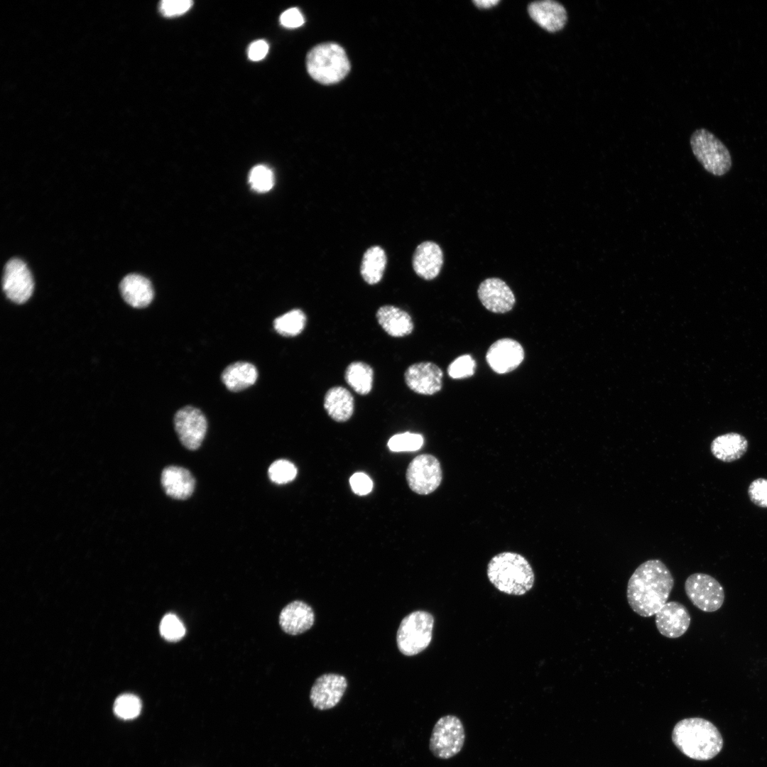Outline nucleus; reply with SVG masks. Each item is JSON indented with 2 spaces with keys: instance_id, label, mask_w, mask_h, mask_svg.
Here are the masks:
<instances>
[{
  "instance_id": "1",
  "label": "nucleus",
  "mask_w": 767,
  "mask_h": 767,
  "mask_svg": "<svg viewBox=\"0 0 767 767\" xmlns=\"http://www.w3.org/2000/svg\"><path fill=\"white\" fill-rule=\"evenodd\" d=\"M674 584L670 571L662 561L646 560L636 567L629 580L628 603L638 615L652 616L667 602Z\"/></svg>"
},
{
  "instance_id": "2",
  "label": "nucleus",
  "mask_w": 767,
  "mask_h": 767,
  "mask_svg": "<svg viewBox=\"0 0 767 767\" xmlns=\"http://www.w3.org/2000/svg\"><path fill=\"white\" fill-rule=\"evenodd\" d=\"M674 745L686 756L697 761H708L720 753L723 739L709 721L700 717L679 721L672 731Z\"/></svg>"
},
{
  "instance_id": "3",
  "label": "nucleus",
  "mask_w": 767,
  "mask_h": 767,
  "mask_svg": "<svg viewBox=\"0 0 767 767\" xmlns=\"http://www.w3.org/2000/svg\"><path fill=\"white\" fill-rule=\"evenodd\" d=\"M486 574L496 589L509 595L526 594L533 588L535 581L533 568L526 557L508 551L492 557Z\"/></svg>"
},
{
  "instance_id": "4",
  "label": "nucleus",
  "mask_w": 767,
  "mask_h": 767,
  "mask_svg": "<svg viewBox=\"0 0 767 767\" xmlns=\"http://www.w3.org/2000/svg\"><path fill=\"white\" fill-rule=\"evenodd\" d=\"M306 65L310 75L325 85L339 82L350 70L344 50L334 43H321L311 49L307 55Z\"/></svg>"
},
{
  "instance_id": "5",
  "label": "nucleus",
  "mask_w": 767,
  "mask_h": 767,
  "mask_svg": "<svg viewBox=\"0 0 767 767\" xmlns=\"http://www.w3.org/2000/svg\"><path fill=\"white\" fill-rule=\"evenodd\" d=\"M434 621L433 616L423 610L405 616L396 634L399 651L405 656H412L426 649L432 640Z\"/></svg>"
},
{
  "instance_id": "6",
  "label": "nucleus",
  "mask_w": 767,
  "mask_h": 767,
  "mask_svg": "<svg viewBox=\"0 0 767 767\" xmlns=\"http://www.w3.org/2000/svg\"><path fill=\"white\" fill-rule=\"evenodd\" d=\"M690 146L697 160L708 173L722 176L731 167V157L726 146L707 129L695 130L690 137Z\"/></svg>"
},
{
  "instance_id": "7",
  "label": "nucleus",
  "mask_w": 767,
  "mask_h": 767,
  "mask_svg": "<svg viewBox=\"0 0 767 767\" xmlns=\"http://www.w3.org/2000/svg\"><path fill=\"white\" fill-rule=\"evenodd\" d=\"M465 741L461 719L452 714L441 717L435 724L429 741L431 753L437 758L449 759L459 754Z\"/></svg>"
},
{
  "instance_id": "8",
  "label": "nucleus",
  "mask_w": 767,
  "mask_h": 767,
  "mask_svg": "<svg viewBox=\"0 0 767 767\" xmlns=\"http://www.w3.org/2000/svg\"><path fill=\"white\" fill-rule=\"evenodd\" d=\"M685 592L694 606L705 612H714L722 606L724 591L712 576L701 572L690 575L685 582Z\"/></svg>"
},
{
  "instance_id": "9",
  "label": "nucleus",
  "mask_w": 767,
  "mask_h": 767,
  "mask_svg": "<svg viewBox=\"0 0 767 767\" xmlns=\"http://www.w3.org/2000/svg\"><path fill=\"white\" fill-rule=\"evenodd\" d=\"M442 471L439 460L430 454L415 457L406 471V480L410 489L416 494L427 495L433 492L441 484Z\"/></svg>"
},
{
  "instance_id": "10",
  "label": "nucleus",
  "mask_w": 767,
  "mask_h": 767,
  "mask_svg": "<svg viewBox=\"0 0 767 767\" xmlns=\"http://www.w3.org/2000/svg\"><path fill=\"white\" fill-rule=\"evenodd\" d=\"M174 427L182 445L187 449H198L207 433V422L202 411L192 406H185L174 416Z\"/></svg>"
},
{
  "instance_id": "11",
  "label": "nucleus",
  "mask_w": 767,
  "mask_h": 767,
  "mask_svg": "<svg viewBox=\"0 0 767 767\" xmlns=\"http://www.w3.org/2000/svg\"><path fill=\"white\" fill-rule=\"evenodd\" d=\"M34 288L32 274L24 261L10 259L5 265L2 288L6 297L13 303L22 304L31 296Z\"/></svg>"
},
{
  "instance_id": "12",
  "label": "nucleus",
  "mask_w": 767,
  "mask_h": 767,
  "mask_svg": "<svg viewBox=\"0 0 767 767\" xmlns=\"http://www.w3.org/2000/svg\"><path fill=\"white\" fill-rule=\"evenodd\" d=\"M347 687L346 678L341 675L327 673L316 679L310 692V700L319 710L334 707L342 698Z\"/></svg>"
},
{
  "instance_id": "13",
  "label": "nucleus",
  "mask_w": 767,
  "mask_h": 767,
  "mask_svg": "<svg viewBox=\"0 0 767 767\" xmlns=\"http://www.w3.org/2000/svg\"><path fill=\"white\" fill-rule=\"evenodd\" d=\"M443 373L436 364L422 361L411 364L404 373L407 386L415 393L431 396L442 386Z\"/></svg>"
},
{
  "instance_id": "14",
  "label": "nucleus",
  "mask_w": 767,
  "mask_h": 767,
  "mask_svg": "<svg viewBox=\"0 0 767 767\" xmlns=\"http://www.w3.org/2000/svg\"><path fill=\"white\" fill-rule=\"evenodd\" d=\"M524 359L521 344L511 338L496 340L489 348L486 360L490 368L497 374H506L516 369Z\"/></svg>"
},
{
  "instance_id": "15",
  "label": "nucleus",
  "mask_w": 767,
  "mask_h": 767,
  "mask_svg": "<svg viewBox=\"0 0 767 767\" xmlns=\"http://www.w3.org/2000/svg\"><path fill=\"white\" fill-rule=\"evenodd\" d=\"M656 626L660 634L677 638L687 631L691 617L686 606L679 602H667L655 614Z\"/></svg>"
},
{
  "instance_id": "16",
  "label": "nucleus",
  "mask_w": 767,
  "mask_h": 767,
  "mask_svg": "<svg viewBox=\"0 0 767 767\" xmlns=\"http://www.w3.org/2000/svg\"><path fill=\"white\" fill-rule=\"evenodd\" d=\"M478 298L488 310L494 313L510 311L516 303L514 294L510 287L498 278H486L479 285Z\"/></svg>"
},
{
  "instance_id": "17",
  "label": "nucleus",
  "mask_w": 767,
  "mask_h": 767,
  "mask_svg": "<svg viewBox=\"0 0 767 767\" xmlns=\"http://www.w3.org/2000/svg\"><path fill=\"white\" fill-rule=\"evenodd\" d=\"M528 13L540 27L551 33L562 30L567 21L565 8L555 1L532 2L528 6Z\"/></svg>"
},
{
  "instance_id": "18",
  "label": "nucleus",
  "mask_w": 767,
  "mask_h": 767,
  "mask_svg": "<svg viewBox=\"0 0 767 767\" xmlns=\"http://www.w3.org/2000/svg\"><path fill=\"white\" fill-rule=\"evenodd\" d=\"M315 621L312 607L302 601H293L281 611L279 624L285 633L298 635L309 630Z\"/></svg>"
},
{
  "instance_id": "19",
  "label": "nucleus",
  "mask_w": 767,
  "mask_h": 767,
  "mask_svg": "<svg viewBox=\"0 0 767 767\" xmlns=\"http://www.w3.org/2000/svg\"><path fill=\"white\" fill-rule=\"evenodd\" d=\"M443 263V254L440 246L433 241L419 244L414 253L413 266L415 272L425 280L437 277Z\"/></svg>"
},
{
  "instance_id": "20",
  "label": "nucleus",
  "mask_w": 767,
  "mask_h": 767,
  "mask_svg": "<svg viewBox=\"0 0 767 767\" xmlns=\"http://www.w3.org/2000/svg\"><path fill=\"white\" fill-rule=\"evenodd\" d=\"M161 484L168 496L178 499H188L195 487V479L187 469L178 466H168L161 473Z\"/></svg>"
},
{
  "instance_id": "21",
  "label": "nucleus",
  "mask_w": 767,
  "mask_h": 767,
  "mask_svg": "<svg viewBox=\"0 0 767 767\" xmlns=\"http://www.w3.org/2000/svg\"><path fill=\"white\" fill-rule=\"evenodd\" d=\"M376 317L382 329L393 337L409 335L414 328L411 316L406 311L394 305L381 306L376 311Z\"/></svg>"
},
{
  "instance_id": "22",
  "label": "nucleus",
  "mask_w": 767,
  "mask_h": 767,
  "mask_svg": "<svg viewBox=\"0 0 767 767\" xmlns=\"http://www.w3.org/2000/svg\"><path fill=\"white\" fill-rule=\"evenodd\" d=\"M119 290L123 299L136 308L148 305L154 295L151 281L138 274L126 276L119 284Z\"/></svg>"
},
{
  "instance_id": "23",
  "label": "nucleus",
  "mask_w": 767,
  "mask_h": 767,
  "mask_svg": "<svg viewBox=\"0 0 767 767\" xmlns=\"http://www.w3.org/2000/svg\"><path fill=\"white\" fill-rule=\"evenodd\" d=\"M746 438L737 433H729L716 437L711 442L710 451L717 459L732 462L741 459L747 452Z\"/></svg>"
},
{
  "instance_id": "24",
  "label": "nucleus",
  "mask_w": 767,
  "mask_h": 767,
  "mask_svg": "<svg viewBox=\"0 0 767 767\" xmlns=\"http://www.w3.org/2000/svg\"><path fill=\"white\" fill-rule=\"evenodd\" d=\"M323 406L332 420L337 422H345L352 417L354 413V399L346 388L336 386L326 392Z\"/></svg>"
},
{
  "instance_id": "25",
  "label": "nucleus",
  "mask_w": 767,
  "mask_h": 767,
  "mask_svg": "<svg viewBox=\"0 0 767 767\" xmlns=\"http://www.w3.org/2000/svg\"><path fill=\"white\" fill-rule=\"evenodd\" d=\"M258 371L254 365L246 361H236L227 366L222 373V381L227 388L236 392L254 384Z\"/></svg>"
},
{
  "instance_id": "26",
  "label": "nucleus",
  "mask_w": 767,
  "mask_h": 767,
  "mask_svg": "<svg viewBox=\"0 0 767 767\" xmlns=\"http://www.w3.org/2000/svg\"><path fill=\"white\" fill-rule=\"evenodd\" d=\"M344 379L357 393L365 396L372 389L374 370L369 364L364 361H352L345 370Z\"/></svg>"
},
{
  "instance_id": "27",
  "label": "nucleus",
  "mask_w": 767,
  "mask_h": 767,
  "mask_svg": "<svg viewBox=\"0 0 767 767\" xmlns=\"http://www.w3.org/2000/svg\"><path fill=\"white\" fill-rule=\"evenodd\" d=\"M386 264V256L379 246L370 247L364 253L360 271L364 280L369 284L378 283L382 278Z\"/></svg>"
},
{
  "instance_id": "28",
  "label": "nucleus",
  "mask_w": 767,
  "mask_h": 767,
  "mask_svg": "<svg viewBox=\"0 0 767 767\" xmlns=\"http://www.w3.org/2000/svg\"><path fill=\"white\" fill-rule=\"evenodd\" d=\"M307 317L300 309H293L276 317L273 321L275 330L284 337L300 334L305 327Z\"/></svg>"
},
{
  "instance_id": "29",
  "label": "nucleus",
  "mask_w": 767,
  "mask_h": 767,
  "mask_svg": "<svg viewBox=\"0 0 767 767\" xmlns=\"http://www.w3.org/2000/svg\"><path fill=\"white\" fill-rule=\"evenodd\" d=\"M141 710V702L140 699L131 694L120 695L114 702V713L124 719H131L136 717Z\"/></svg>"
},
{
  "instance_id": "30",
  "label": "nucleus",
  "mask_w": 767,
  "mask_h": 767,
  "mask_svg": "<svg viewBox=\"0 0 767 767\" xmlns=\"http://www.w3.org/2000/svg\"><path fill=\"white\" fill-rule=\"evenodd\" d=\"M249 183L251 187L256 192H268L274 185L273 173L268 166L263 165L254 166L250 171Z\"/></svg>"
},
{
  "instance_id": "31",
  "label": "nucleus",
  "mask_w": 767,
  "mask_h": 767,
  "mask_svg": "<svg viewBox=\"0 0 767 767\" xmlns=\"http://www.w3.org/2000/svg\"><path fill=\"white\" fill-rule=\"evenodd\" d=\"M423 444L421 435L404 433L392 436L388 442V447L393 452H413L419 450Z\"/></svg>"
},
{
  "instance_id": "32",
  "label": "nucleus",
  "mask_w": 767,
  "mask_h": 767,
  "mask_svg": "<svg viewBox=\"0 0 767 767\" xmlns=\"http://www.w3.org/2000/svg\"><path fill=\"white\" fill-rule=\"evenodd\" d=\"M268 474L272 482L276 484H285L295 479L297 474V469L288 460L278 459L271 464Z\"/></svg>"
},
{
  "instance_id": "33",
  "label": "nucleus",
  "mask_w": 767,
  "mask_h": 767,
  "mask_svg": "<svg viewBox=\"0 0 767 767\" xmlns=\"http://www.w3.org/2000/svg\"><path fill=\"white\" fill-rule=\"evenodd\" d=\"M160 632L165 640L177 641L184 636L185 629L176 615L168 614L163 616L161 621Z\"/></svg>"
},
{
  "instance_id": "34",
  "label": "nucleus",
  "mask_w": 767,
  "mask_h": 767,
  "mask_svg": "<svg viewBox=\"0 0 767 767\" xmlns=\"http://www.w3.org/2000/svg\"><path fill=\"white\" fill-rule=\"evenodd\" d=\"M475 370L474 359L469 354H464L450 363L447 368V373L452 379H465L473 376Z\"/></svg>"
},
{
  "instance_id": "35",
  "label": "nucleus",
  "mask_w": 767,
  "mask_h": 767,
  "mask_svg": "<svg viewBox=\"0 0 767 767\" xmlns=\"http://www.w3.org/2000/svg\"><path fill=\"white\" fill-rule=\"evenodd\" d=\"M748 495L753 504L761 508H767V479H754L748 488Z\"/></svg>"
},
{
  "instance_id": "36",
  "label": "nucleus",
  "mask_w": 767,
  "mask_h": 767,
  "mask_svg": "<svg viewBox=\"0 0 767 767\" xmlns=\"http://www.w3.org/2000/svg\"><path fill=\"white\" fill-rule=\"evenodd\" d=\"M191 0H163L160 3V11L166 17L180 16L192 6Z\"/></svg>"
},
{
  "instance_id": "37",
  "label": "nucleus",
  "mask_w": 767,
  "mask_h": 767,
  "mask_svg": "<svg viewBox=\"0 0 767 767\" xmlns=\"http://www.w3.org/2000/svg\"><path fill=\"white\" fill-rule=\"evenodd\" d=\"M352 491L358 495L369 494L373 487L371 479L365 474L357 472L354 474L349 479Z\"/></svg>"
},
{
  "instance_id": "38",
  "label": "nucleus",
  "mask_w": 767,
  "mask_h": 767,
  "mask_svg": "<svg viewBox=\"0 0 767 767\" xmlns=\"http://www.w3.org/2000/svg\"><path fill=\"white\" fill-rule=\"evenodd\" d=\"M280 22L286 28H294L304 23V18L298 9L290 8L282 13Z\"/></svg>"
},
{
  "instance_id": "39",
  "label": "nucleus",
  "mask_w": 767,
  "mask_h": 767,
  "mask_svg": "<svg viewBox=\"0 0 767 767\" xmlns=\"http://www.w3.org/2000/svg\"><path fill=\"white\" fill-rule=\"evenodd\" d=\"M268 51V45L263 40L253 42L248 48V57L252 61L263 59Z\"/></svg>"
},
{
  "instance_id": "40",
  "label": "nucleus",
  "mask_w": 767,
  "mask_h": 767,
  "mask_svg": "<svg viewBox=\"0 0 767 767\" xmlns=\"http://www.w3.org/2000/svg\"><path fill=\"white\" fill-rule=\"evenodd\" d=\"M473 3L479 8L488 9L492 7L499 3L498 0H476L473 1Z\"/></svg>"
}]
</instances>
